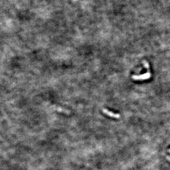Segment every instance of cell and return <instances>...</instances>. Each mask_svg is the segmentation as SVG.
<instances>
[{"mask_svg": "<svg viewBox=\"0 0 170 170\" xmlns=\"http://www.w3.org/2000/svg\"><path fill=\"white\" fill-rule=\"evenodd\" d=\"M166 159H167V160L169 161L170 162V156H166Z\"/></svg>", "mask_w": 170, "mask_h": 170, "instance_id": "obj_3", "label": "cell"}, {"mask_svg": "<svg viewBox=\"0 0 170 170\" xmlns=\"http://www.w3.org/2000/svg\"><path fill=\"white\" fill-rule=\"evenodd\" d=\"M168 152H169V153H170V149H169V150H168Z\"/></svg>", "mask_w": 170, "mask_h": 170, "instance_id": "obj_4", "label": "cell"}, {"mask_svg": "<svg viewBox=\"0 0 170 170\" xmlns=\"http://www.w3.org/2000/svg\"><path fill=\"white\" fill-rule=\"evenodd\" d=\"M102 112H103V113L105 114L108 115V116H109V117H110L111 118H116V119H118V118H120V114H119L114 113L112 112L108 111L106 109H102Z\"/></svg>", "mask_w": 170, "mask_h": 170, "instance_id": "obj_2", "label": "cell"}, {"mask_svg": "<svg viewBox=\"0 0 170 170\" xmlns=\"http://www.w3.org/2000/svg\"><path fill=\"white\" fill-rule=\"evenodd\" d=\"M143 64L144 67L147 69L148 72L145 74L140 75H133L132 76V78L135 81H142L146 80L149 79L151 77V74L150 70V66L149 64V62L146 61V60H143Z\"/></svg>", "mask_w": 170, "mask_h": 170, "instance_id": "obj_1", "label": "cell"}]
</instances>
